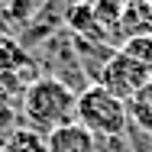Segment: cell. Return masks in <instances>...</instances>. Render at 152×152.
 I'll list each match as a JSON object with an SVG mask.
<instances>
[{"instance_id": "6da1fadb", "label": "cell", "mask_w": 152, "mask_h": 152, "mask_svg": "<svg viewBox=\"0 0 152 152\" xmlns=\"http://www.w3.org/2000/svg\"><path fill=\"white\" fill-rule=\"evenodd\" d=\"M23 113L39 133H52L55 126L78 120V94L52 75L36 78L23 88Z\"/></svg>"}, {"instance_id": "8992f818", "label": "cell", "mask_w": 152, "mask_h": 152, "mask_svg": "<svg viewBox=\"0 0 152 152\" xmlns=\"http://www.w3.org/2000/svg\"><path fill=\"white\" fill-rule=\"evenodd\" d=\"M126 110H129V126H136L139 133L152 136V81L126 100Z\"/></svg>"}, {"instance_id": "8fae6325", "label": "cell", "mask_w": 152, "mask_h": 152, "mask_svg": "<svg viewBox=\"0 0 152 152\" xmlns=\"http://www.w3.org/2000/svg\"><path fill=\"white\" fill-rule=\"evenodd\" d=\"M0 152H3V139H0Z\"/></svg>"}, {"instance_id": "7a4b0ae2", "label": "cell", "mask_w": 152, "mask_h": 152, "mask_svg": "<svg viewBox=\"0 0 152 152\" xmlns=\"http://www.w3.org/2000/svg\"><path fill=\"white\" fill-rule=\"evenodd\" d=\"M78 123H84L97 139H120L129 133L126 100L94 81L84 91H78Z\"/></svg>"}, {"instance_id": "52a82bcc", "label": "cell", "mask_w": 152, "mask_h": 152, "mask_svg": "<svg viewBox=\"0 0 152 152\" xmlns=\"http://www.w3.org/2000/svg\"><path fill=\"white\" fill-rule=\"evenodd\" d=\"M3 152H49L45 149V133H39L36 126H16L3 139Z\"/></svg>"}, {"instance_id": "277c9868", "label": "cell", "mask_w": 152, "mask_h": 152, "mask_svg": "<svg viewBox=\"0 0 152 152\" xmlns=\"http://www.w3.org/2000/svg\"><path fill=\"white\" fill-rule=\"evenodd\" d=\"M45 149L49 152H97V136L84 123H65L45 133Z\"/></svg>"}, {"instance_id": "9c48e42d", "label": "cell", "mask_w": 152, "mask_h": 152, "mask_svg": "<svg viewBox=\"0 0 152 152\" xmlns=\"http://www.w3.org/2000/svg\"><path fill=\"white\" fill-rule=\"evenodd\" d=\"M26 52L16 45V42H0V71H13L20 65H26Z\"/></svg>"}, {"instance_id": "5b68a950", "label": "cell", "mask_w": 152, "mask_h": 152, "mask_svg": "<svg viewBox=\"0 0 152 152\" xmlns=\"http://www.w3.org/2000/svg\"><path fill=\"white\" fill-rule=\"evenodd\" d=\"M117 26H120L123 39L136 36V32H152V0H133V3H126Z\"/></svg>"}, {"instance_id": "30bf717a", "label": "cell", "mask_w": 152, "mask_h": 152, "mask_svg": "<svg viewBox=\"0 0 152 152\" xmlns=\"http://www.w3.org/2000/svg\"><path fill=\"white\" fill-rule=\"evenodd\" d=\"M13 129H16V110H13L7 100H0V133L10 136Z\"/></svg>"}, {"instance_id": "ba28073f", "label": "cell", "mask_w": 152, "mask_h": 152, "mask_svg": "<svg viewBox=\"0 0 152 152\" xmlns=\"http://www.w3.org/2000/svg\"><path fill=\"white\" fill-rule=\"evenodd\" d=\"M120 52H126L129 58H136L139 65L152 68V32H136V36H126L120 42Z\"/></svg>"}, {"instance_id": "3957f363", "label": "cell", "mask_w": 152, "mask_h": 152, "mask_svg": "<svg viewBox=\"0 0 152 152\" xmlns=\"http://www.w3.org/2000/svg\"><path fill=\"white\" fill-rule=\"evenodd\" d=\"M94 81H97L100 88H107L110 94H117L120 100H129L139 88H146L152 81V68L139 65L136 58H129L120 49H113V55L104 61V68L97 71Z\"/></svg>"}]
</instances>
